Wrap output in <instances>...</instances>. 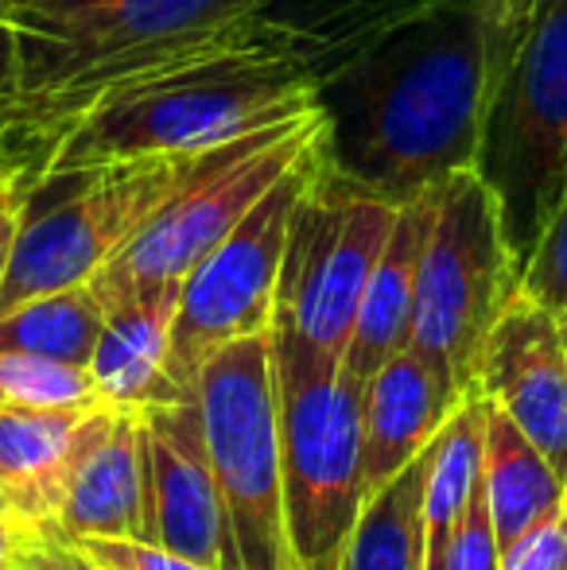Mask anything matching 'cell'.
<instances>
[{
	"mask_svg": "<svg viewBox=\"0 0 567 570\" xmlns=\"http://www.w3.org/2000/svg\"><path fill=\"white\" fill-rule=\"evenodd\" d=\"M106 315L109 311L94 284L36 295L0 315V353H39V357L90 365Z\"/></svg>",
	"mask_w": 567,
	"mask_h": 570,
	"instance_id": "23",
	"label": "cell"
},
{
	"mask_svg": "<svg viewBox=\"0 0 567 570\" xmlns=\"http://www.w3.org/2000/svg\"><path fill=\"white\" fill-rule=\"evenodd\" d=\"M55 528L62 535L156 540L151 528V465L140 412L114 407L106 431L82 458Z\"/></svg>",
	"mask_w": 567,
	"mask_h": 570,
	"instance_id": "16",
	"label": "cell"
},
{
	"mask_svg": "<svg viewBox=\"0 0 567 570\" xmlns=\"http://www.w3.org/2000/svg\"><path fill=\"white\" fill-rule=\"evenodd\" d=\"M501 570H567V497L501 556Z\"/></svg>",
	"mask_w": 567,
	"mask_h": 570,
	"instance_id": "28",
	"label": "cell"
},
{
	"mask_svg": "<svg viewBox=\"0 0 567 570\" xmlns=\"http://www.w3.org/2000/svg\"><path fill=\"white\" fill-rule=\"evenodd\" d=\"M23 136V128L12 136L8 144H0V183L4 179H12V175H20V171H31V156H28V148H20V140Z\"/></svg>",
	"mask_w": 567,
	"mask_h": 570,
	"instance_id": "31",
	"label": "cell"
},
{
	"mask_svg": "<svg viewBox=\"0 0 567 570\" xmlns=\"http://www.w3.org/2000/svg\"><path fill=\"white\" fill-rule=\"evenodd\" d=\"M195 392L242 570H295L284 512V389L273 326L214 353Z\"/></svg>",
	"mask_w": 567,
	"mask_h": 570,
	"instance_id": "7",
	"label": "cell"
},
{
	"mask_svg": "<svg viewBox=\"0 0 567 570\" xmlns=\"http://www.w3.org/2000/svg\"><path fill=\"white\" fill-rule=\"evenodd\" d=\"M117 404L0 407V489L28 528L55 524L82 458Z\"/></svg>",
	"mask_w": 567,
	"mask_h": 570,
	"instance_id": "14",
	"label": "cell"
},
{
	"mask_svg": "<svg viewBox=\"0 0 567 570\" xmlns=\"http://www.w3.org/2000/svg\"><path fill=\"white\" fill-rule=\"evenodd\" d=\"M67 540L98 570H211L156 540H121V535H67Z\"/></svg>",
	"mask_w": 567,
	"mask_h": 570,
	"instance_id": "26",
	"label": "cell"
},
{
	"mask_svg": "<svg viewBox=\"0 0 567 570\" xmlns=\"http://www.w3.org/2000/svg\"><path fill=\"white\" fill-rule=\"evenodd\" d=\"M31 175L36 171H20L0 183V287H4L8 264H12L16 233H20V218H23V195H28Z\"/></svg>",
	"mask_w": 567,
	"mask_h": 570,
	"instance_id": "29",
	"label": "cell"
},
{
	"mask_svg": "<svg viewBox=\"0 0 567 570\" xmlns=\"http://www.w3.org/2000/svg\"><path fill=\"white\" fill-rule=\"evenodd\" d=\"M486 446V400L482 392H467L439 428L428 451L424 478V543L447 548L454 524L467 512L470 493L482 481Z\"/></svg>",
	"mask_w": 567,
	"mask_h": 570,
	"instance_id": "22",
	"label": "cell"
},
{
	"mask_svg": "<svg viewBox=\"0 0 567 570\" xmlns=\"http://www.w3.org/2000/svg\"><path fill=\"white\" fill-rule=\"evenodd\" d=\"M420 570H447V548L424 543V559H420Z\"/></svg>",
	"mask_w": 567,
	"mask_h": 570,
	"instance_id": "35",
	"label": "cell"
},
{
	"mask_svg": "<svg viewBox=\"0 0 567 570\" xmlns=\"http://www.w3.org/2000/svg\"><path fill=\"white\" fill-rule=\"evenodd\" d=\"M447 0H265L257 23L295 51L315 82L389 28Z\"/></svg>",
	"mask_w": 567,
	"mask_h": 570,
	"instance_id": "19",
	"label": "cell"
},
{
	"mask_svg": "<svg viewBox=\"0 0 567 570\" xmlns=\"http://www.w3.org/2000/svg\"><path fill=\"white\" fill-rule=\"evenodd\" d=\"M101 404L90 365L39 357V353H0V407H86Z\"/></svg>",
	"mask_w": 567,
	"mask_h": 570,
	"instance_id": "24",
	"label": "cell"
},
{
	"mask_svg": "<svg viewBox=\"0 0 567 570\" xmlns=\"http://www.w3.org/2000/svg\"><path fill=\"white\" fill-rule=\"evenodd\" d=\"M517 292L521 264L506 240L493 190L475 167L447 175L436 187L409 345L459 400L475 392L486 338Z\"/></svg>",
	"mask_w": 567,
	"mask_h": 570,
	"instance_id": "6",
	"label": "cell"
},
{
	"mask_svg": "<svg viewBox=\"0 0 567 570\" xmlns=\"http://www.w3.org/2000/svg\"><path fill=\"white\" fill-rule=\"evenodd\" d=\"M284 512L295 570H342L365 509L362 384L342 365L281 361Z\"/></svg>",
	"mask_w": 567,
	"mask_h": 570,
	"instance_id": "10",
	"label": "cell"
},
{
	"mask_svg": "<svg viewBox=\"0 0 567 570\" xmlns=\"http://www.w3.org/2000/svg\"><path fill=\"white\" fill-rule=\"evenodd\" d=\"M475 171L501 206L517 264H529L567 187V0H537L482 128Z\"/></svg>",
	"mask_w": 567,
	"mask_h": 570,
	"instance_id": "9",
	"label": "cell"
},
{
	"mask_svg": "<svg viewBox=\"0 0 567 570\" xmlns=\"http://www.w3.org/2000/svg\"><path fill=\"white\" fill-rule=\"evenodd\" d=\"M567 485V331L537 299L517 292L486 338L478 384Z\"/></svg>",
	"mask_w": 567,
	"mask_h": 570,
	"instance_id": "13",
	"label": "cell"
},
{
	"mask_svg": "<svg viewBox=\"0 0 567 570\" xmlns=\"http://www.w3.org/2000/svg\"><path fill=\"white\" fill-rule=\"evenodd\" d=\"M0 528H20V532H28V524L16 517V509H12V501H8L4 489H0Z\"/></svg>",
	"mask_w": 567,
	"mask_h": 570,
	"instance_id": "34",
	"label": "cell"
},
{
	"mask_svg": "<svg viewBox=\"0 0 567 570\" xmlns=\"http://www.w3.org/2000/svg\"><path fill=\"white\" fill-rule=\"evenodd\" d=\"M28 532H31V528H28ZM20 540H23L20 528H0V570H12L16 551H20Z\"/></svg>",
	"mask_w": 567,
	"mask_h": 570,
	"instance_id": "33",
	"label": "cell"
},
{
	"mask_svg": "<svg viewBox=\"0 0 567 570\" xmlns=\"http://www.w3.org/2000/svg\"><path fill=\"white\" fill-rule=\"evenodd\" d=\"M560 323H564V331H567V318H560Z\"/></svg>",
	"mask_w": 567,
	"mask_h": 570,
	"instance_id": "36",
	"label": "cell"
},
{
	"mask_svg": "<svg viewBox=\"0 0 567 570\" xmlns=\"http://www.w3.org/2000/svg\"><path fill=\"white\" fill-rule=\"evenodd\" d=\"M23 98V43L16 23L0 16V101Z\"/></svg>",
	"mask_w": 567,
	"mask_h": 570,
	"instance_id": "30",
	"label": "cell"
},
{
	"mask_svg": "<svg viewBox=\"0 0 567 570\" xmlns=\"http://www.w3.org/2000/svg\"><path fill=\"white\" fill-rule=\"evenodd\" d=\"M311 156L315 148L183 279L172 326V376L183 392H195L198 373L218 350L273 326L287 226H292V210L307 183Z\"/></svg>",
	"mask_w": 567,
	"mask_h": 570,
	"instance_id": "11",
	"label": "cell"
},
{
	"mask_svg": "<svg viewBox=\"0 0 567 570\" xmlns=\"http://www.w3.org/2000/svg\"><path fill=\"white\" fill-rule=\"evenodd\" d=\"M265 0H0L23 43V132L47 136L90 98L257 31Z\"/></svg>",
	"mask_w": 567,
	"mask_h": 570,
	"instance_id": "3",
	"label": "cell"
},
{
	"mask_svg": "<svg viewBox=\"0 0 567 570\" xmlns=\"http://www.w3.org/2000/svg\"><path fill=\"white\" fill-rule=\"evenodd\" d=\"M179 311V287L137 295L106 315L90 373L106 404L144 412L164 400L190 396L172 376V326Z\"/></svg>",
	"mask_w": 567,
	"mask_h": 570,
	"instance_id": "18",
	"label": "cell"
},
{
	"mask_svg": "<svg viewBox=\"0 0 567 570\" xmlns=\"http://www.w3.org/2000/svg\"><path fill=\"white\" fill-rule=\"evenodd\" d=\"M447 570H501V543L493 532L490 501L486 489L478 481V489L470 493L467 512L454 524L451 543H447Z\"/></svg>",
	"mask_w": 567,
	"mask_h": 570,
	"instance_id": "27",
	"label": "cell"
},
{
	"mask_svg": "<svg viewBox=\"0 0 567 570\" xmlns=\"http://www.w3.org/2000/svg\"><path fill=\"white\" fill-rule=\"evenodd\" d=\"M428 451L404 465L385 489L365 497V509L342 556V570H420Z\"/></svg>",
	"mask_w": 567,
	"mask_h": 570,
	"instance_id": "21",
	"label": "cell"
},
{
	"mask_svg": "<svg viewBox=\"0 0 567 570\" xmlns=\"http://www.w3.org/2000/svg\"><path fill=\"white\" fill-rule=\"evenodd\" d=\"M315 109V75L265 28L175 67L117 82L67 117L36 175L144 156H198Z\"/></svg>",
	"mask_w": 567,
	"mask_h": 570,
	"instance_id": "2",
	"label": "cell"
},
{
	"mask_svg": "<svg viewBox=\"0 0 567 570\" xmlns=\"http://www.w3.org/2000/svg\"><path fill=\"white\" fill-rule=\"evenodd\" d=\"M151 465V528L156 543L211 570H242L214 458L206 446L198 392L140 412Z\"/></svg>",
	"mask_w": 567,
	"mask_h": 570,
	"instance_id": "12",
	"label": "cell"
},
{
	"mask_svg": "<svg viewBox=\"0 0 567 570\" xmlns=\"http://www.w3.org/2000/svg\"><path fill=\"white\" fill-rule=\"evenodd\" d=\"M397 203L346 187L315 156L287 226L273 338L281 361L342 365Z\"/></svg>",
	"mask_w": 567,
	"mask_h": 570,
	"instance_id": "4",
	"label": "cell"
},
{
	"mask_svg": "<svg viewBox=\"0 0 567 570\" xmlns=\"http://www.w3.org/2000/svg\"><path fill=\"white\" fill-rule=\"evenodd\" d=\"M319 128V109H311L214 148L198 171L151 214L148 226L90 279L106 311L159 287H183L203 256H211L237 222L315 148Z\"/></svg>",
	"mask_w": 567,
	"mask_h": 570,
	"instance_id": "8",
	"label": "cell"
},
{
	"mask_svg": "<svg viewBox=\"0 0 567 570\" xmlns=\"http://www.w3.org/2000/svg\"><path fill=\"white\" fill-rule=\"evenodd\" d=\"M486 400V396H482ZM482 489L490 501L493 532H498L501 556L521 540L525 532L553 517L564 504L567 485L553 470L545 454L529 443L521 428L486 400V446H482Z\"/></svg>",
	"mask_w": 567,
	"mask_h": 570,
	"instance_id": "20",
	"label": "cell"
},
{
	"mask_svg": "<svg viewBox=\"0 0 567 570\" xmlns=\"http://www.w3.org/2000/svg\"><path fill=\"white\" fill-rule=\"evenodd\" d=\"M90 567H94V563H90ZM94 570H98V567H94Z\"/></svg>",
	"mask_w": 567,
	"mask_h": 570,
	"instance_id": "37",
	"label": "cell"
},
{
	"mask_svg": "<svg viewBox=\"0 0 567 570\" xmlns=\"http://www.w3.org/2000/svg\"><path fill=\"white\" fill-rule=\"evenodd\" d=\"M436 218V190L412 198L397 210L393 233L378 256V268L370 276V287L362 295L354 338L346 345L342 368L354 384L370 381L393 353L409 350L412 338V311H417V279L424 245Z\"/></svg>",
	"mask_w": 567,
	"mask_h": 570,
	"instance_id": "17",
	"label": "cell"
},
{
	"mask_svg": "<svg viewBox=\"0 0 567 570\" xmlns=\"http://www.w3.org/2000/svg\"><path fill=\"white\" fill-rule=\"evenodd\" d=\"M521 292L553 311L556 318H567V187L545 233H540L537 248H532L529 264H525Z\"/></svg>",
	"mask_w": 567,
	"mask_h": 570,
	"instance_id": "25",
	"label": "cell"
},
{
	"mask_svg": "<svg viewBox=\"0 0 567 570\" xmlns=\"http://www.w3.org/2000/svg\"><path fill=\"white\" fill-rule=\"evenodd\" d=\"M23 128L20 101H0V144H8Z\"/></svg>",
	"mask_w": 567,
	"mask_h": 570,
	"instance_id": "32",
	"label": "cell"
},
{
	"mask_svg": "<svg viewBox=\"0 0 567 570\" xmlns=\"http://www.w3.org/2000/svg\"><path fill=\"white\" fill-rule=\"evenodd\" d=\"M459 396L447 381L420 357L401 350L365 381L362 389V462L365 497L385 489L404 465L436 443L439 428L454 412Z\"/></svg>",
	"mask_w": 567,
	"mask_h": 570,
	"instance_id": "15",
	"label": "cell"
},
{
	"mask_svg": "<svg viewBox=\"0 0 567 570\" xmlns=\"http://www.w3.org/2000/svg\"><path fill=\"white\" fill-rule=\"evenodd\" d=\"M537 0H447L315 82L319 159L362 195L412 203L475 167Z\"/></svg>",
	"mask_w": 567,
	"mask_h": 570,
	"instance_id": "1",
	"label": "cell"
},
{
	"mask_svg": "<svg viewBox=\"0 0 567 570\" xmlns=\"http://www.w3.org/2000/svg\"><path fill=\"white\" fill-rule=\"evenodd\" d=\"M206 156L211 151L144 156L98 164L86 171H62L51 175L67 187L59 195H51V187L31 175L12 264L0 287V315L36 295L90 284L148 226L151 214L198 171Z\"/></svg>",
	"mask_w": 567,
	"mask_h": 570,
	"instance_id": "5",
	"label": "cell"
}]
</instances>
